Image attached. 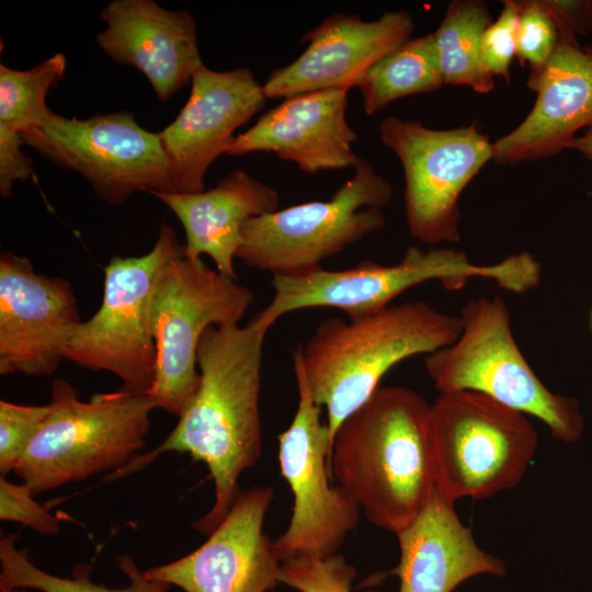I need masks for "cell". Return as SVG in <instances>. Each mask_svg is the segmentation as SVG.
<instances>
[{
	"label": "cell",
	"mask_w": 592,
	"mask_h": 592,
	"mask_svg": "<svg viewBox=\"0 0 592 592\" xmlns=\"http://www.w3.org/2000/svg\"><path fill=\"white\" fill-rule=\"evenodd\" d=\"M471 278L491 280L502 289L523 294L539 285L542 266L528 251L492 264H477L452 248L422 250L411 246L391 265L363 260L345 270L319 267L296 276H272L274 296L254 317L269 329L282 316L307 308H335L354 318L391 305L403 292L428 281H440L446 289L457 291Z\"/></svg>",
	"instance_id": "277c9868"
},
{
	"label": "cell",
	"mask_w": 592,
	"mask_h": 592,
	"mask_svg": "<svg viewBox=\"0 0 592 592\" xmlns=\"http://www.w3.org/2000/svg\"><path fill=\"white\" fill-rule=\"evenodd\" d=\"M436 489L483 500L520 483L537 449L526 414L482 394L442 392L430 405Z\"/></svg>",
	"instance_id": "ba28073f"
},
{
	"label": "cell",
	"mask_w": 592,
	"mask_h": 592,
	"mask_svg": "<svg viewBox=\"0 0 592 592\" xmlns=\"http://www.w3.org/2000/svg\"><path fill=\"white\" fill-rule=\"evenodd\" d=\"M100 18L106 24L96 35L100 48L140 71L161 102L190 84L204 65L196 22L186 11H170L153 0H113Z\"/></svg>",
	"instance_id": "d6986e66"
},
{
	"label": "cell",
	"mask_w": 592,
	"mask_h": 592,
	"mask_svg": "<svg viewBox=\"0 0 592 592\" xmlns=\"http://www.w3.org/2000/svg\"><path fill=\"white\" fill-rule=\"evenodd\" d=\"M399 592H452L479 574H506L504 562L481 549L459 520L454 501L435 488L415 517L396 534Z\"/></svg>",
	"instance_id": "44dd1931"
},
{
	"label": "cell",
	"mask_w": 592,
	"mask_h": 592,
	"mask_svg": "<svg viewBox=\"0 0 592 592\" xmlns=\"http://www.w3.org/2000/svg\"><path fill=\"white\" fill-rule=\"evenodd\" d=\"M553 16L559 35L577 39L592 31V0H540Z\"/></svg>",
	"instance_id": "d6a6232c"
},
{
	"label": "cell",
	"mask_w": 592,
	"mask_h": 592,
	"mask_svg": "<svg viewBox=\"0 0 592 592\" xmlns=\"http://www.w3.org/2000/svg\"><path fill=\"white\" fill-rule=\"evenodd\" d=\"M355 574L354 567L339 554L301 556L281 562L278 580L299 592H352Z\"/></svg>",
	"instance_id": "83f0119b"
},
{
	"label": "cell",
	"mask_w": 592,
	"mask_h": 592,
	"mask_svg": "<svg viewBox=\"0 0 592 592\" xmlns=\"http://www.w3.org/2000/svg\"><path fill=\"white\" fill-rule=\"evenodd\" d=\"M50 412V405L25 406L0 401V473H13Z\"/></svg>",
	"instance_id": "f1b7e54d"
},
{
	"label": "cell",
	"mask_w": 592,
	"mask_h": 592,
	"mask_svg": "<svg viewBox=\"0 0 592 592\" xmlns=\"http://www.w3.org/2000/svg\"><path fill=\"white\" fill-rule=\"evenodd\" d=\"M273 498L270 487L240 490L202 546L145 576L185 592H270L280 583L281 565L263 531Z\"/></svg>",
	"instance_id": "9a60e30c"
},
{
	"label": "cell",
	"mask_w": 592,
	"mask_h": 592,
	"mask_svg": "<svg viewBox=\"0 0 592 592\" xmlns=\"http://www.w3.org/2000/svg\"><path fill=\"white\" fill-rule=\"evenodd\" d=\"M591 328H592V314H591Z\"/></svg>",
	"instance_id": "d590c367"
},
{
	"label": "cell",
	"mask_w": 592,
	"mask_h": 592,
	"mask_svg": "<svg viewBox=\"0 0 592 592\" xmlns=\"http://www.w3.org/2000/svg\"><path fill=\"white\" fill-rule=\"evenodd\" d=\"M190 96L158 133L175 194L198 193L210 164L227 148L234 132L260 112L266 101L249 68L215 71L203 65L193 76Z\"/></svg>",
	"instance_id": "2e32d148"
},
{
	"label": "cell",
	"mask_w": 592,
	"mask_h": 592,
	"mask_svg": "<svg viewBox=\"0 0 592 592\" xmlns=\"http://www.w3.org/2000/svg\"><path fill=\"white\" fill-rule=\"evenodd\" d=\"M499 18L486 29L481 39L483 64L488 72L509 81L510 66L516 56L519 9L515 1L505 0Z\"/></svg>",
	"instance_id": "f546056e"
},
{
	"label": "cell",
	"mask_w": 592,
	"mask_h": 592,
	"mask_svg": "<svg viewBox=\"0 0 592 592\" xmlns=\"http://www.w3.org/2000/svg\"><path fill=\"white\" fill-rule=\"evenodd\" d=\"M571 148L580 151L585 158L592 161V126L580 137H576Z\"/></svg>",
	"instance_id": "836d02e7"
},
{
	"label": "cell",
	"mask_w": 592,
	"mask_h": 592,
	"mask_svg": "<svg viewBox=\"0 0 592 592\" xmlns=\"http://www.w3.org/2000/svg\"><path fill=\"white\" fill-rule=\"evenodd\" d=\"M293 365L298 406L291 424L278 435L281 474L293 493L288 527L274 542L281 562L301 556L338 554L362 512L339 485H331L329 430L321 421V407L310 394L296 350Z\"/></svg>",
	"instance_id": "7c38bea8"
},
{
	"label": "cell",
	"mask_w": 592,
	"mask_h": 592,
	"mask_svg": "<svg viewBox=\"0 0 592 592\" xmlns=\"http://www.w3.org/2000/svg\"><path fill=\"white\" fill-rule=\"evenodd\" d=\"M491 23L487 3L454 0L433 33L443 83L466 86L478 93L493 90V77L483 64L481 39Z\"/></svg>",
	"instance_id": "cb8c5ba5"
},
{
	"label": "cell",
	"mask_w": 592,
	"mask_h": 592,
	"mask_svg": "<svg viewBox=\"0 0 592 592\" xmlns=\"http://www.w3.org/2000/svg\"><path fill=\"white\" fill-rule=\"evenodd\" d=\"M0 592H26L24 589H7V588H0Z\"/></svg>",
	"instance_id": "e575fe53"
},
{
	"label": "cell",
	"mask_w": 592,
	"mask_h": 592,
	"mask_svg": "<svg viewBox=\"0 0 592 592\" xmlns=\"http://www.w3.org/2000/svg\"><path fill=\"white\" fill-rule=\"evenodd\" d=\"M270 329L254 317L246 325L208 327L196 350L200 383L169 435L153 449L107 474L114 481L149 466L167 452L203 462L214 482L209 511L193 527L209 535L239 493L238 480L262 453L260 395L263 342Z\"/></svg>",
	"instance_id": "6da1fadb"
},
{
	"label": "cell",
	"mask_w": 592,
	"mask_h": 592,
	"mask_svg": "<svg viewBox=\"0 0 592 592\" xmlns=\"http://www.w3.org/2000/svg\"><path fill=\"white\" fill-rule=\"evenodd\" d=\"M414 30L403 10L385 12L374 21L334 13L306 32L307 47L293 62L274 69L263 83L266 99L355 87L377 60L409 39Z\"/></svg>",
	"instance_id": "e0dca14e"
},
{
	"label": "cell",
	"mask_w": 592,
	"mask_h": 592,
	"mask_svg": "<svg viewBox=\"0 0 592 592\" xmlns=\"http://www.w3.org/2000/svg\"><path fill=\"white\" fill-rule=\"evenodd\" d=\"M458 317V338L424 357L425 372L440 394H482L537 418L560 442L578 441L584 430L579 402L550 391L537 377L514 339L504 300L474 298Z\"/></svg>",
	"instance_id": "8992f818"
},
{
	"label": "cell",
	"mask_w": 592,
	"mask_h": 592,
	"mask_svg": "<svg viewBox=\"0 0 592 592\" xmlns=\"http://www.w3.org/2000/svg\"><path fill=\"white\" fill-rule=\"evenodd\" d=\"M21 135L52 163L79 173L110 205L139 191L175 193L159 134L143 128L133 112L78 119L52 111L41 126Z\"/></svg>",
	"instance_id": "8fae6325"
},
{
	"label": "cell",
	"mask_w": 592,
	"mask_h": 592,
	"mask_svg": "<svg viewBox=\"0 0 592 592\" xmlns=\"http://www.w3.org/2000/svg\"><path fill=\"white\" fill-rule=\"evenodd\" d=\"M33 493L24 483L0 478V519L2 521L22 523L41 535L56 536L60 534L58 520L46 508L33 499Z\"/></svg>",
	"instance_id": "4dcf8cb0"
},
{
	"label": "cell",
	"mask_w": 592,
	"mask_h": 592,
	"mask_svg": "<svg viewBox=\"0 0 592 592\" xmlns=\"http://www.w3.org/2000/svg\"><path fill=\"white\" fill-rule=\"evenodd\" d=\"M21 133L0 124V195L12 196L13 184L33 177L30 158L22 151Z\"/></svg>",
	"instance_id": "1f68e13d"
},
{
	"label": "cell",
	"mask_w": 592,
	"mask_h": 592,
	"mask_svg": "<svg viewBox=\"0 0 592 592\" xmlns=\"http://www.w3.org/2000/svg\"><path fill=\"white\" fill-rule=\"evenodd\" d=\"M50 412L13 473L33 496L115 471L144 447L150 413L158 409L147 392L121 388L89 400L67 380L52 384Z\"/></svg>",
	"instance_id": "5b68a950"
},
{
	"label": "cell",
	"mask_w": 592,
	"mask_h": 592,
	"mask_svg": "<svg viewBox=\"0 0 592 592\" xmlns=\"http://www.w3.org/2000/svg\"><path fill=\"white\" fill-rule=\"evenodd\" d=\"M379 138L405 172V212L410 236L425 244L458 242V200L480 169L493 159L492 143L475 124L433 129L419 121L388 116Z\"/></svg>",
	"instance_id": "4fadbf2b"
},
{
	"label": "cell",
	"mask_w": 592,
	"mask_h": 592,
	"mask_svg": "<svg viewBox=\"0 0 592 592\" xmlns=\"http://www.w3.org/2000/svg\"><path fill=\"white\" fill-rule=\"evenodd\" d=\"M16 534L0 540V588L34 589L41 592H167L170 585L149 580L128 555L118 558V566L128 577V584L111 589L90 581L86 570L73 578H61L38 568L25 548L15 545Z\"/></svg>",
	"instance_id": "d4e9b609"
},
{
	"label": "cell",
	"mask_w": 592,
	"mask_h": 592,
	"mask_svg": "<svg viewBox=\"0 0 592 592\" xmlns=\"http://www.w3.org/2000/svg\"><path fill=\"white\" fill-rule=\"evenodd\" d=\"M348 89H328L286 98L231 138L225 155L273 152L307 173L352 168L357 134L346 121Z\"/></svg>",
	"instance_id": "ac0fdd59"
},
{
	"label": "cell",
	"mask_w": 592,
	"mask_h": 592,
	"mask_svg": "<svg viewBox=\"0 0 592 592\" xmlns=\"http://www.w3.org/2000/svg\"><path fill=\"white\" fill-rule=\"evenodd\" d=\"M462 331L458 316L424 300L389 305L343 320H322L296 349L315 402L327 410L331 443L341 423L375 392L401 361L451 345Z\"/></svg>",
	"instance_id": "3957f363"
},
{
	"label": "cell",
	"mask_w": 592,
	"mask_h": 592,
	"mask_svg": "<svg viewBox=\"0 0 592 592\" xmlns=\"http://www.w3.org/2000/svg\"><path fill=\"white\" fill-rule=\"evenodd\" d=\"M81 323L71 284L34 271L12 252L0 255V374L44 376L65 358Z\"/></svg>",
	"instance_id": "5bb4252c"
},
{
	"label": "cell",
	"mask_w": 592,
	"mask_h": 592,
	"mask_svg": "<svg viewBox=\"0 0 592 592\" xmlns=\"http://www.w3.org/2000/svg\"><path fill=\"white\" fill-rule=\"evenodd\" d=\"M183 248L173 228L163 223L149 252L113 257L104 266L101 306L81 321L66 346L65 358L114 374L128 391H149L157 365L150 328L152 291L162 267Z\"/></svg>",
	"instance_id": "30bf717a"
},
{
	"label": "cell",
	"mask_w": 592,
	"mask_h": 592,
	"mask_svg": "<svg viewBox=\"0 0 592 592\" xmlns=\"http://www.w3.org/2000/svg\"><path fill=\"white\" fill-rule=\"evenodd\" d=\"M253 292L192 261L184 248L160 271L151 296L150 328L157 350L155 380L148 394L157 408L180 417L200 383L196 350L210 326L239 323Z\"/></svg>",
	"instance_id": "9c48e42d"
},
{
	"label": "cell",
	"mask_w": 592,
	"mask_h": 592,
	"mask_svg": "<svg viewBox=\"0 0 592 592\" xmlns=\"http://www.w3.org/2000/svg\"><path fill=\"white\" fill-rule=\"evenodd\" d=\"M392 198L390 183L360 158L353 175L328 201L293 205L249 219L236 258L272 276L315 271L385 226L383 209Z\"/></svg>",
	"instance_id": "52a82bcc"
},
{
	"label": "cell",
	"mask_w": 592,
	"mask_h": 592,
	"mask_svg": "<svg viewBox=\"0 0 592 592\" xmlns=\"http://www.w3.org/2000/svg\"><path fill=\"white\" fill-rule=\"evenodd\" d=\"M528 89L537 93L532 111L492 143V160L499 164L554 156L571 148L579 129L592 126V47L559 35L549 62Z\"/></svg>",
	"instance_id": "ffe728a7"
},
{
	"label": "cell",
	"mask_w": 592,
	"mask_h": 592,
	"mask_svg": "<svg viewBox=\"0 0 592 592\" xmlns=\"http://www.w3.org/2000/svg\"><path fill=\"white\" fill-rule=\"evenodd\" d=\"M151 194L181 221L185 231L184 255L197 261L206 254L217 272L232 280H237L234 262L244 224L280 209L278 192L239 169L198 193Z\"/></svg>",
	"instance_id": "7402d4cb"
},
{
	"label": "cell",
	"mask_w": 592,
	"mask_h": 592,
	"mask_svg": "<svg viewBox=\"0 0 592 592\" xmlns=\"http://www.w3.org/2000/svg\"><path fill=\"white\" fill-rule=\"evenodd\" d=\"M329 470L372 524L397 534L436 488L430 405L410 388L378 387L337 430Z\"/></svg>",
	"instance_id": "7a4b0ae2"
},
{
	"label": "cell",
	"mask_w": 592,
	"mask_h": 592,
	"mask_svg": "<svg viewBox=\"0 0 592 592\" xmlns=\"http://www.w3.org/2000/svg\"><path fill=\"white\" fill-rule=\"evenodd\" d=\"M515 2L519 9L516 57L521 65L530 66V88L549 62L559 41V31L540 0Z\"/></svg>",
	"instance_id": "4316f807"
},
{
	"label": "cell",
	"mask_w": 592,
	"mask_h": 592,
	"mask_svg": "<svg viewBox=\"0 0 592 592\" xmlns=\"http://www.w3.org/2000/svg\"><path fill=\"white\" fill-rule=\"evenodd\" d=\"M67 59L64 54L36 64L29 70L0 65V124L24 133L41 126L52 110L46 96L65 76Z\"/></svg>",
	"instance_id": "484cf974"
},
{
	"label": "cell",
	"mask_w": 592,
	"mask_h": 592,
	"mask_svg": "<svg viewBox=\"0 0 592 592\" xmlns=\"http://www.w3.org/2000/svg\"><path fill=\"white\" fill-rule=\"evenodd\" d=\"M443 83L433 33L408 39L373 64L356 81L363 110L373 115L389 103L432 92Z\"/></svg>",
	"instance_id": "603a6c76"
}]
</instances>
